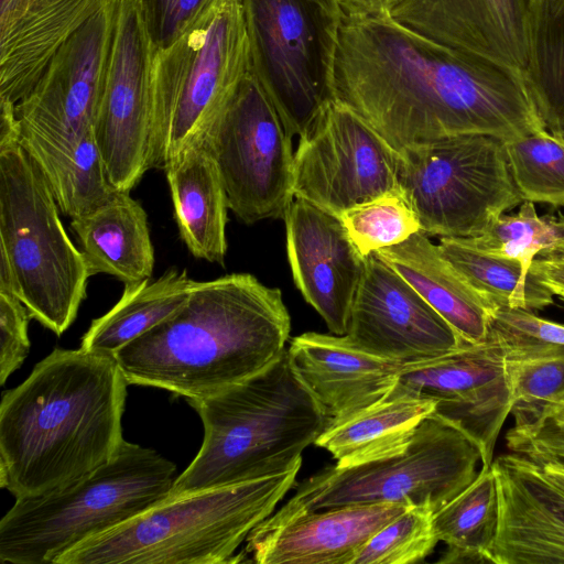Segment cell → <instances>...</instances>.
I'll list each match as a JSON object with an SVG mask.
<instances>
[{
    "label": "cell",
    "mask_w": 564,
    "mask_h": 564,
    "mask_svg": "<svg viewBox=\"0 0 564 564\" xmlns=\"http://www.w3.org/2000/svg\"><path fill=\"white\" fill-rule=\"evenodd\" d=\"M329 1L337 3V0H329ZM337 4H338V3H337Z\"/></svg>",
    "instance_id": "816d5d0a"
},
{
    "label": "cell",
    "mask_w": 564,
    "mask_h": 564,
    "mask_svg": "<svg viewBox=\"0 0 564 564\" xmlns=\"http://www.w3.org/2000/svg\"><path fill=\"white\" fill-rule=\"evenodd\" d=\"M490 466L499 514L488 562L564 564V491L524 455H500Z\"/></svg>",
    "instance_id": "d6986e66"
},
{
    "label": "cell",
    "mask_w": 564,
    "mask_h": 564,
    "mask_svg": "<svg viewBox=\"0 0 564 564\" xmlns=\"http://www.w3.org/2000/svg\"><path fill=\"white\" fill-rule=\"evenodd\" d=\"M532 0H402L391 17L454 48L523 77L529 62Z\"/></svg>",
    "instance_id": "ffe728a7"
},
{
    "label": "cell",
    "mask_w": 564,
    "mask_h": 564,
    "mask_svg": "<svg viewBox=\"0 0 564 564\" xmlns=\"http://www.w3.org/2000/svg\"><path fill=\"white\" fill-rule=\"evenodd\" d=\"M476 442L435 412L417 427L405 452L354 467L328 466L253 529H274L305 513L354 503H403L435 513L478 475Z\"/></svg>",
    "instance_id": "9c48e42d"
},
{
    "label": "cell",
    "mask_w": 564,
    "mask_h": 564,
    "mask_svg": "<svg viewBox=\"0 0 564 564\" xmlns=\"http://www.w3.org/2000/svg\"><path fill=\"white\" fill-rule=\"evenodd\" d=\"M25 305L12 293L0 292V384L18 370L30 351Z\"/></svg>",
    "instance_id": "f35d334b"
},
{
    "label": "cell",
    "mask_w": 564,
    "mask_h": 564,
    "mask_svg": "<svg viewBox=\"0 0 564 564\" xmlns=\"http://www.w3.org/2000/svg\"><path fill=\"white\" fill-rule=\"evenodd\" d=\"M397 182L421 231L469 238L521 205L501 139L463 134L398 151Z\"/></svg>",
    "instance_id": "8fae6325"
},
{
    "label": "cell",
    "mask_w": 564,
    "mask_h": 564,
    "mask_svg": "<svg viewBox=\"0 0 564 564\" xmlns=\"http://www.w3.org/2000/svg\"><path fill=\"white\" fill-rule=\"evenodd\" d=\"M521 454L536 460H564V402L547 403L541 414L525 425L518 438Z\"/></svg>",
    "instance_id": "ab89813d"
},
{
    "label": "cell",
    "mask_w": 564,
    "mask_h": 564,
    "mask_svg": "<svg viewBox=\"0 0 564 564\" xmlns=\"http://www.w3.org/2000/svg\"><path fill=\"white\" fill-rule=\"evenodd\" d=\"M70 228L90 276L109 274L124 285L152 278L154 248L148 215L130 192L118 191L101 207L72 219Z\"/></svg>",
    "instance_id": "4316f807"
},
{
    "label": "cell",
    "mask_w": 564,
    "mask_h": 564,
    "mask_svg": "<svg viewBox=\"0 0 564 564\" xmlns=\"http://www.w3.org/2000/svg\"><path fill=\"white\" fill-rule=\"evenodd\" d=\"M290 330L280 289L231 273L196 281L178 311L113 357L129 384L199 401L269 365L286 348Z\"/></svg>",
    "instance_id": "3957f363"
},
{
    "label": "cell",
    "mask_w": 564,
    "mask_h": 564,
    "mask_svg": "<svg viewBox=\"0 0 564 564\" xmlns=\"http://www.w3.org/2000/svg\"><path fill=\"white\" fill-rule=\"evenodd\" d=\"M11 0H0V9L6 7Z\"/></svg>",
    "instance_id": "c3c4849f"
},
{
    "label": "cell",
    "mask_w": 564,
    "mask_h": 564,
    "mask_svg": "<svg viewBox=\"0 0 564 564\" xmlns=\"http://www.w3.org/2000/svg\"><path fill=\"white\" fill-rule=\"evenodd\" d=\"M180 236L197 259L224 264L227 252V194L218 169L197 141L163 167Z\"/></svg>",
    "instance_id": "484cf974"
},
{
    "label": "cell",
    "mask_w": 564,
    "mask_h": 564,
    "mask_svg": "<svg viewBox=\"0 0 564 564\" xmlns=\"http://www.w3.org/2000/svg\"><path fill=\"white\" fill-rule=\"evenodd\" d=\"M0 270L41 325L61 336L73 324L90 275L20 141L0 145Z\"/></svg>",
    "instance_id": "52a82bcc"
},
{
    "label": "cell",
    "mask_w": 564,
    "mask_h": 564,
    "mask_svg": "<svg viewBox=\"0 0 564 564\" xmlns=\"http://www.w3.org/2000/svg\"><path fill=\"white\" fill-rule=\"evenodd\" d=\"M351 241L367 257L420 231L419 219L399 186L339 215Z\"/></svg>",
    "instance_id": "d590c367"
},
{
    "label": "cell",
    "mask_w": 564,
    "mask_h": 564,
    "mask_svg": "<svg viewBox=\"0 0 564 564\" xmlns=\"http://www.w3.org/2000/svg\"><path fill=\"white\" fill-rule=\"evenodd\" d=\"M293 368L329 420L366 408L398 383L403 362L370 354L346 335L315 332L293 337L288 347Z\"/></svg>",
    "instance_id": "7402d4cb"
},
{
    "label": "cell",
    "mask_w": 564,
    "mask_h": 564,
    "mask_svg": "<svg viewBox=\"0 0 564 564\" xmlns=\"http://www.w3.org/2000/svg\"><path fill=\"white\" fill-rule=\"evenodd\" d=\"M398 382L435 400V413L476 442L481 466L491 465L512 409L505 338L492 323L488 337L479 344L403 364Z\"/></svg>",
    "instance_id": "9a60e30c"
},
{
    "label": "cell",
    "mask_w": 564,
    "mask_h": 564,
    "mask_svg": "<svg viewBox=\"0 0 564 564\" xmlns=\"http://www.w3.org/2000/svg\"><path fill=\"white\" fill-rule=\"evenodd\" d=\"M495 324L536 339L564 345V324L552 322L527 310H499Z\"/></svg>",
    "instance_id": "60d3db41"
},
{
    "label": "cell",
    "mask_w": 564,
    "mask_h": 564,
    "mask_svg": "<svg viewBox=\"0 0 564 564\" xmlns=\"http://www.w3.org/2000/svg\"><path fill=\"white\" fill-rule=\"evenodd\" d=\"M154 52L188 30L214 0H137Z\"/></svg>",
    "instance_id": "74e56055"
},
{
    "label": "cell",
    "mask_w": 564,
    "mask_h": 564,
    "mask_svg": "<svg viewBox=\"0 0 564 564\" xmlns=\"http://www.w3.org/2000/svg\"><path fill=\"white\" fill-rule=\"evenodd\" d=\"M198 142L214 160L239 220L284 219L294 199L291 138L251 72Z\"/></svg>",
    "instance_id": "7c38bea8"
},
{
    "label": "cell",
    "mask_w": 564,
    "mask_h": 564,
    "mask_svg": "<svg viewBox=\"0 0 564 564\" xmlns=\"http://www.w3.org/2000/svg\"><path fill=\"white\" fill-rule=\"evenodd\" d=\"M20 144L45 178L62 213L70 219L108 203L111 184L94 129L68 142H54L21 127Z\"/></svg>",
    "instance_id": "83f0119b"
},
{
    "label": "cell",
    "mask_w": 564,
    "mask_h": 564,
    "mask_svg": "<svg viewBox=\"0 0 564 564\" xmlns=\"http://www.w3.org/2000/svg\"><path fill=\"white\" fill-rule=\"evenodd\" d=\"M514 183L532 203L564 207V143L547 129L503 141Z\"/></svg>",
    "instance_id": "e575fe53"
},
{
    "label": "cell",
    "mask_w": 564,
    "mask_h": 564,
    "mask_svg": "<svg viewBox=\"0 0 564 564\" xmlns=\"http://www.w3.org/2000/svg\"><path fill=\"white\" fill-rule=\"evenodd\" d=\"M110 0H11L0 9V99L17 105L59 48Z\"/></svg>",
    "instance_id": "603a6c76"
},
{
    "label": "cell",
    "mask_w": 564,
    "mask_h": 564,
    "mask_svg": "<svg viewBox=\"0 0 564 564\" xmlns=\"http://www.w3.org/2000/svg\"><path fill=\"white\" fill-rule=\"evenodd\" d=\"M443 258L496 308L542 310L553 303V293L516 259L485 253L465 238L442 237Z\"/></svg>",
    "instance_id": "4dcf8cb0"
},
{
    "label": "cell",
    "mask_w": 564,
    "mask_h": 564,
    "mask_svg": "<svg viewBox=\"0 0 564 564\" xmlns=\"http://www.w3.org/2000/svg\"><path fill=\"white\" fill-rule=\"evenodd\" d=\"M166 499L63 554L56 564H220L296 485L301 468Z\"/></svg>",
    "instance_id": "5b68a950"
},
{
    "label": "cell",
    "mask_w": 564,
    "mask_h": 564,
    "mask_svg": "<svg viewBox=\"0 0 564 564\" xmlns=\"http://www.w3.org/2000/svg\"><path fill=\"white\" fill-rule=\"evenodd\" d=\"M284 220L296 288L330 333L346 335L366 257L351 241L338 215L304 198L294 197Z\"/></svg>",
    "instance_id": "ac0fdd59"
},
{
    "label": "cell",
    "mask_w": 564,
    "mask_h": 564,
    "mask_svg": "<svg viewBox=\"0 0 564 564\" xmlns=\"http://www.w3.org/2000/svg\"><path fill=\"white\" fill-rule=\"evenodd\" d=\"M544 475L557 487L564 491V460L563 459H547L538 462Z\"/></svg>",
    "instance_id": "ee69618b"
},
{
    "label": "cell",
    "mask_w": 564,
    "mask_h": 564,
    "mask_svg": "<svg viewBox=\"0 0 564 564\" xmlns=\"http://www.w3.org/2000/svg\"><path fill=\"white\" fill-rule=\"evenodd\" d=\"M455 330L464 346L484 341L498 310L441 254L423 231L376 251Z\"/></svg>",
    "instance_id": "cb8c5ba5"
},
{
    "label": "cell",
    "mask_w": 564,
    "mask_h": 564,
    "mask_svg": "<svg viewBox=\"0 0 564 564\" xmlns=\"http://www.w3.org/2000/svg\"><path fill=\"white\" fill-rule=\"evenodd\" d=\"M128 382L113 355L54 349L0 402V486L15 499L62 490L126 442Z\"/></svg>",
    "instance_id": "7a4b0ae2"
},
{
    "label": "cell",
    "mask_w": 564,
    "mask_h": 564,
    "mask_svg": "<svg viewBox=\"0 0 564 564\" xmlns=\"http://www.w3.org/2000/svg\"><path fill=\"white\" fill-rule=\"evenodd\" d=\"M119 2H107L55 54L15 105L21 127L54 142L74 141L94 129Z\"/></svg>",
    "instance_id": "2e32d148"
},
{
    "label": "cell",
    "mask_w": 564,
    "mask_h": 564,
    "mask_svg": "<svg viewBox=\"0 0 564 564\" xmlns=\"http://www.w3.org/2000/svg\"><path fill=\"white\" fill-rule=\"evenodd\" d=\"M492 324L505 338L513 425L530 423L564 392V345Z\"/></svg>",
    "instance_id": "1f68e13d"
},
{
    "label": "cell",
    "mask_w": 564,
    "mask_h": 564,
    "mask_svg": "<svg viewBox=\"0 0 564 564\" xmlns=\"http://www.w3.org/2000/svg\"><path fill=\"white\" fill-rule=\"evenodd\" d=\"M552 253H553V254L555 253V256H558V257L564 258V248H561V249L554 250V251H552Z\"/></svg>",
    "instance_id": "bcb514c9"
},
{
    "label": "cell",
    "mask_w": 564,
    "mask_h": 564,
    "mask_svg": "<svg viewBox=\"0 0 564 564\" xmlns=\"http://www.w3.org/2000/svg\"><path fill=\"white\" fill-rule=\"evenodd\" d=\"M555 401H563L564 402V392Z\"/></svg>",
    "instance_id": "f907efd6"
},
{
    "label": "cell",
    "mask_w": 564,
    "mask_h": 564,
    "mask_svg": "<svg viewBox=\"0 0 564 564\" xmlns=\"http://www.w3.org/2000/svg\"><path fill=\"white\" fill-rule=\"evenodd\" d=\"M465 240L485 253L519 260L530 272L536 256L564 248V215L539 216L534 203L523 200L518 213L502 214L482 235Z\"/></svg>",
    "instance_id": "836d02e7"
},
{
    "label": "cell",
    "mask_w": 564,
    "mask_h": 564,
    "mask_svg": "<svg viewBox=\"0 0 564 564\" xmlns=\"http://www.w3.org/2000/svg\"><path fill=\"white\" fill-rule=\"evenodd\" d=\"M402 0H337L345 18H367L391 14Z\"/></svg>",
    "instance_id": "7bdbcfd3"
},
{
    "label": "cell",
    "mask_w": 564,
    "mask_h": 564,
    "mask_svg": "<svg viewBox=\"0 0 564 564\" xmlns=\"http://www.w3.org/2000/svg\"><path fill=\"white\" fill-rule=\"evenodd\" d=\"M196 281L186 270L171 268L155 280L126 284L119 301L94 319L82 338L80 348L115 355L120 348L178 311L188 300Z\"/></svg>",
    "instance_id": "f1b7e54d"
},
{
    "label": "cell",
    "mask_w": 564,
    "mask_h": 564,
    "mask_svg": "<svg viewBox=\"0 0 564 564\" xmlns=\"http://www.w3.org/2000/svg\"><path fill=\"white\" fill-rule=\"evenodd\" d=\"M346 336L370 354L403 364L464 346L451 325L377 252L366 257Z\"/></svg>",
    "instance_id": "e0dca14e"
},
{
    "label": "cell",
    "mask_w": 564,
    "mask_h": 564,
    "mask_svg": "<svg viewBox=\"0 0 564 564\" xmlns=\"http://www.w3.org/2000/svg\"><path fill=\"white\" fill-rule=\"evenodd\" d=\"M251 72L241 0H214L151 70L153 169L197 142Z\"/></svg>",
    "instance_id": "ba28073f"
},
{
    "label": "cell",
    "mask_w": 564,
    "mask_h": 564,
    "mask_svg": "<svg viewBox=\"0 0 564 564\" xmlns=\"http://www.w3.org/2000/svg\"><path fill=\"white\" fill-rule=\"evenodd\" d=\"M555 135L558 137L560 140L564 143V132Z\"/></svg>",
    "instance_id": "681fc988"
},
{
    "label": "cell",
    "mask_w": 564,
    "mask_h": 564,
    "mask_svg": "<svg viewBox=\"0 0 564 564\" xmlns=\"http://www.w3.org/2000/svg\"><path fill=\"white\" fill-rule=\"evenodd\" d=\"M530 272L553 294L564 291V258L551 252L540 253L533 260Z\"/></svg>",
    "instance_id": "b9f144b4"
},
{
    "label": "cell",
    "mask_w": 564,
    "mask_h": 564,
    "mask_svg": "<svg viewBox=\"0 0 564 564\" xmlns=\"http://www.w3.org/2000/svg\"><path fill=\"white\" fill-rule=\"evenodd\" d=\"M154 48L137 0H120L94 133L108 177L131 192L153 169Z\"/></svg>",
    "instance_id": "4fadbf2b"
},
{
    "label": "cell",
    "mask_w": 564,
    "mask_h": 564,
    "mask_svg": "<svg viewBox=\"0 0 564 564\" xmlns=\"http://www.w3.org/2000/svg\"><path fill=\"white\" fill-rule=\"evenodd\" d=\"M251 73L292 139L305 135L335 100L343 14L329 0H241Z\"/></svg>",
    "instance_id": "30bf717a"
},
{
    "label": "cell",
    "mask_w": 564,
    "mask_h": 564,
    "mask_svg": "<svg viewBox=\"0 0 564 564\" xmlns=\"http://www.w3.org/2000/svg\"><path fill=\"white\" fill-rule=\"evenodd\" d=\"M545 128L564 132V11L531 19L530 51L523 75Z\"/></svg>",
    "instance_id": "d6a6232c"
},
{
    "label": "cell",
    "mask_w": 564,
    "mask_h": 564,
    "mask_svg": "<svg viewBox=\"0 0 564 564\" xmlns=\"http://www.w3.org/2000/svg\"><path fill=\"white\" fill-rule=\"evenodd\" d=\"M188 403L202 420L204 438L166 499L286 471L302 464L303 451L329 422L288 348L252 376Z\"/></svg>",
    "instance_id": "277c9868"
},
{
    "label": "cell",
    "mask_w": 564,
    "mask_h": 564,
    "mask_svg": "<svg viewBox=\"0 0 564 564\" xmlns=\"http://www.w3.org/2000/svg\"><path fill=\"white\" fill-rule=\"evenodd\" d=\"M499 501L491 466L433 514V528L446 544L438 563H489L498 525Z\"/></svg>",
    "instance_id": "f546056e"
},
{
    "label": "cell",
    "mask_w": 564,
    "mask_h": 564,
    "mask_svg": "<svg viewBox=\"0 0 564 564\" xmlns=\"http://www.w3.org/2000/svg\"><path fill=\"white\" fill-rule=\"evenodd\" d=\"M433 512L409 507L380 529L365 545L354 564H412L430 556L440 542Z\"/></svg>",
    "instance_id": "8d00e7d4"
},
{
    "label": "cell",
    "mask_w": 564,
    "mask_h": 564,
    "mask_svg": "<svg viewBox=\"0 0 564 564\" xmlns=\"http://www.w3.org/2000/svg\"><path fill=\"white\" fill-rule=\"evenodd\" d=\"M397 167L398 151L349 107L334 100L300 138L294 197L339 216L395 188Z\"/></svg>",
    "instance_id": "5bb4252c"
},
{
    "label": "cell",
    "mask_w": 564,
    "mask_h": 564,
    "mask_svg": "<svg viewBox=\"0 0 564 564\" xmlns=\"http://www.w3.org/2000/svg\"><path fill=\"white\" fill-rule=\"evenodd\" d=\"M409 507L354 503L313 511L268 531H252L242 553L258 564H354L369 540Z\"/></svg>",
    "instance_id": "44dd1931"
},
{
    "label": "cell",
    "mask_w": 564,
    "mask_h": 564,
    "mask_svg": "<svg viewBox=\"0 0 564 564\" xmlns=\"http://www.w3.org/2000/svg\"><path fill=\"white\" fill-rule=\"evenodd\" d=\"M564 11V0H532L531 19Z\"/></svg>",
    "instance_id": "f6af8a7d"
},
{
    "label": "cell",
    "mask_w": 564,
    "mask_h": 564,
    "mask_svg": "<svg viewBox=\"0 0 564 564\" xmlns=\"http://www.w3.org/2000/svg\"><path fill=\"white\" fill-rule=\"evenodd\" d=\"M334 91L395 151L463 134L505 141L545 128L521 75L391 14L343 17Z\"/></svg>",
    "instance_id": "6da1fadb"
},
{
    "label": "cell",
    "mask_w": 564,
    "mask_h": 564,
    "mask_svg": "<svg viewBox=\"0 0 564 564\" xmlns=\"http://www.w3.org/2000/svg\"><path fill=\"white\" fill-rule=\"evenodd\" d=\"M554 295H557L564 302V291H556Z\"/></svg>",
    "instance_id": "7dc6e473"
},
{
    "label": "cell",
    "mask_w": 564,
    "mask_h": 564,
    "mask_svg": "<svg viewBox=\"0 0 564 564\" xmlns=\"http://www.w3.org/2000/svg\"><path fill=\"white\" fill-rule=\"evenodd\" d=\"M435 408V400L398 382L375 403L329 420L314 444L328 451L340 467L393 457L406 451Z\"/></svg>",
    "instance_id": "d4e9b609"
},
{
    "label": "cell",
    "mask_w": 564,
    "mask_h": 564,
    "mask_svg": "<svg viewBox=\"0 0 564 564\" xmlns=\"http://www.w3.org/2000/svg\"><path fill=\"white\" fill-rule=\"evenodd\" d=\"M176 466L153 448L124 442L79 481L51 495L15 499L0 520V561L54 563L82 542L164 501Z\"/></svg>",
    "instance_id": "8992f818"
}]
</instances>
